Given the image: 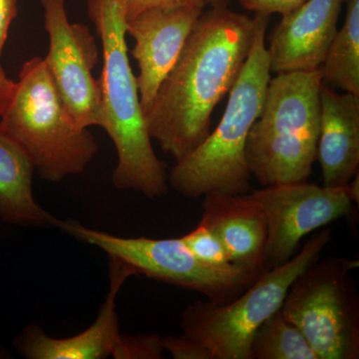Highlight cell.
Here are the masks:
<instances>
[{"label": "cell", "mask_w": 359, "mask_h": 359, "mask_svg": "<svg viewBox=\"0 0 359 359\" xmlns=\"http://www.w3.org/2000/svg\"><path fill=\"white\" fill-rule=\"evenodd\" d=\"M0 129L25 150L40 178L53 183L83 173L98 152L91 132L66 109L44 58L23 63Z\"/></svg>", "instance_id": "5"}, {"label": "cell", "mask_w": 359, "mask_h": 359, "mask_svg": "<svg viewBox=\"0 0 359 359\" xmlns=\"http://www.w3.org/2000/svg\"><path fill=\"white\" fill-rule=\"evenodd\" d=\"M346 0H304L273 28L268 49L271 73L318 69L339 32Z\"/></svg>", "instance_id": "12"}, {"label": "cell", "mask_w": 359, "mask_h": 359, "mask_svg": "<svg viewBox=\"0 0 359 359\" xmlns=\"http://www.w3.org/2000/svg\"><path fill=\"white\" fill-rule=\"evenodd\" d=\"M250 195L266 216V269L289 262L302 238L349 215L353 203L348 186L330 188L308 182L264 187Z\"/></svg>", "instance_id": "10"}, {"label": "cell", "mask_w": 359, "mask_h": 359, "mask_svg": "<svg viewBox=\"0 0 359 359\" xmlns=\"http://www.w3.org/2000/svg\"><path fill=\"white\" fill-rule=\"evenodd\" d=\"M180 238L203 263L216 268H226L233 264L219 238L205 224L200 223Z\"/></svg>", "instance_id": "19"}, {"label": "cell", "mask_w": 359, "mask_h": 359, "mask_svg": "<svg viewBox=\"0 0 359 359\" xmlns=\"http://www.w3.org/2000/svg\"><path fill=\"white\" fill-rule=\"evenodd\" d=\"M32 160L13 138L0 129V219L34 228H57L59 219L34 199Z\"/></svg>", "instance_id": "16"}, {"label": "cell", "mask_w": 359, "mask_h": 359, "mask_svg": "<svg viewBox=\"0 0 359 359\" xmlns=\"http://www.w3.org/2000/svg\"><path fill=\"white\" fill-rule=\"evenodd\" d=\"M269 20L264 14L255 15L250 53L218 126L168 175V183L183 197L199 199L211 192L245 195L250 191L245 146L271 79L266 45Z\"/></svg>", "instance_id": "3"}, {"label": "cell", "mask_w": 359, "mask_h": 359, "mask_svg": "<svg viewBox=\"0 0 359 359\" xmlns=\"http://www.w3.org/2000/svg\"><path fill=\"white\" fill-rule=\"evenodd\" d=\"M88 14L102 46L98 79L102 128L117 151L113 185L154 200L166 196V165L156 155L129 62L126 20L119 0H88Z\"/></svg>", "instance_id": "2"}, {"label": "cell", "mask_w": 359, "mask_h": 359, "mask_svg": "<svg viewBox=\"0 0 359 359\" xmlns=\"http://www.w3.org/2000/svg\"><path fill=\"white\" fill-rule=\"evenodd\" d=\"M230 0H212V7H226Z\"/></svg>", "instance_id": "26"}, {"label": "cell", "mask_w": 359, "mask_h": 359, "mask_svg": "<svg viewBox=\"0 0 359 359\" xmlns=\"http://www.w3.org/2000/svg\"><path fill=\"white\" fill-rule=\"evenodd\" d=\"M201 224L224 245L231 264L264 271L268 226L261 205L250 194L211 192L204 196Z\"/></svg>", "instance_id": "14"}, {"label": "cell", "mask_w": 359, "mask_h": 359, "mask_svg": "<svg viewBox=\"0 0 359 359\" xmlns=\"http://www.w3.org/2000/svg\"><path fill=\"white\" fill-rule=\"evenodd\" d=\"M255 18L228 6L204 11L145 112L151 138L176 162L211 132L215 108L240 76L254 37Z\"/></svg>", "instance_id": "1"}, {"label": "cell", "mask_w": 359, "mask_h": 359, "mask_svg": "<svg viewBox=\"0 0 359 359\" xmlns=\"http://www.w3.org/2000/svg\"><path fill=\"white\" fill-rule=\"evenodd\" d=\"M321 84L320 68L269 81L245 146L250 174L262 186L308 181L318 156Z\"/></svg>", "instance_id": "4"}, {"label": "cell", "mask_w": 359, "mask_h": 359, "mask_svg": "<svg viewBox=\"0 0 359 359\" xmlns=\"http://www.w3.org/2000/svg\"><path fill=\"white\" fill-rule=\"evenodd\" d=\"M15 85L16 82L7 76L0 63V118L6 112L7 106L11 102Z\"/></svg>", "instance_id": "25"}, {"label": "cell", "mask_w": 359, "mask_h": 359, "mask_svg": "<svg viewBox=\"0 0 359 359\" xmlns=\"http://www.w3.org/2000/svg\"><path fill=\"white\" fill-rule=\"evenodd\" d=\"M318 144L323 186L348 185L359 170V97L321 84Z\"/></svg>", "instance_id": "15"}, {"label": "cell", "mask_w": 359, "mask_h": 359, "mask_svg": "<svg viewBox=\"0 0 359 359\" xmlns=\"http://www.w3.org/2000/svg\"><path fill=\"white\" fill-rule=\"evenodd\" d=\"M162 344L165 351L175 359H212L211 354L205 347L183 334L163 337Z\"/></svg>", "instance_id": "22"}, {"label": "cell", "mask_w": 359, "mask_h": 359, "mask_svg": "<svg viewBox=\"0 0 359 359\" xmlns=\"http://www.w3.org/2000/svg\"><path fill=\"white\" fill-rule=\"evenodd\" d=\"M165 348L162 337L157 334L122 335L121 342L116 351V359H160Z\"/></svg>", "instance_id": "20"}, {"label": "cell", "mask_w": 359, "mask_h": 359, "mask_svg": "<svg viewBox=\"0 0 359 359\" xmlns=\"http://www.w3.org/2000/svg\"><path fill=\"white\" fill-rule=\"evenodd\" d=\"M358 259L328 257L302 271L280 311L320 359L359 358V297L351 271Z\"/></svg>", "instance_id": "8"}, {"label": "cell", "mask_w": 359, "mask_h": 359, "mask_svg": "<svg viewBox=\"0 0 359 359\" xmlns=\"http://www.w3.org/2000/svg\"><path fill=\"white\" fill-rule=\"evenodd\" d=\"M58 229L85 244L102 250L136 276L144 275L204 295L215 304L233 301L264 271L231 264L216 268L194 256L181 238H124L87 228L75 219H59Z\"/></svg>", "instance_id": "7"}, {"label": "cell", "mask_w": 359, "mask_h": 359, "mask_svg": "<svg viewBox=\"0 0 359 359\" xmlns=\"http://www.w3.org/2000/svg\"><path fill=\"white\" fill-rule=\"evenodd\" d=\"M124 11L126 21L133 20L139 14L151 11H176V9L198 7L205 9V6H212V0H119Z\"/></svg>", "instance_id": "21"}, {"label": "cell", "mask_w": 359, "mask_h": 359, "mask_svg": "<svg viewBox=\"0 0 359 359\" xmlns=\"http://www.w3.org/2000/svg\"><path fill=\"white\" fill-rule=\"evenodd\" d=\"M344 25L320 67L321 83L359 97V0H346Z\"/></svg>", "instance_id": "17"}, {"label": "cell", "mask_w": 359, "mask_h": 359, "mask_svg": "<svg viewBox=\"0 0 359 359\" xmlns=\"http://www.w3.org/2000/svg\"><path fill=\"white\" fill-rule=\"evenodd\" d=\"M18 15V0H0V58L6 44L9 27Z\"/></svg>", "instance_id": "24"}, {"label": "cell", "mask_w": 359, "mask_h": 359, "mask_svg": "<svg viewBox=\"0 0 359 359\" xmlns=\"http://www.w3.org/2000/svg\"><path fill=\"white\" fill-rule=\"evenodd\" d=\"M203 13L198 7L151 9L126 21V34L135 40L131 55L139 67L136 80L144 114Z\"/></svg>", "instance_id": "11"}, {"label": "cell", "mask_w": 359, "mask_h": 359, "mask_svg": "<svg viewBox=\"0 0 359 359\" xmlns=\"http://www.w3.org/2000/svg\"><path fill=\"white\" fill-rule=\"evenodd\" d=\"M332 238L325 229L309 238L287 263L266 269L245 292L224 304L198 301L182 314V334L205 347L212 359H249L257 328L282 308L290 285L320 259Z\"/></svg>", "instance_id": "6"}, {"label": "cell", "mask_w": 359, "mask_h": 359, "mask_svg": "<svg viewBox=\"0 0 359 359\" xmlns=\"http://www.w3.org/2000/svg\"><path fill=\"white\" fill-rule=\"evenodd\" d=\"M66 0H40L49 49L44 58L52 82L73 119L82 127H102L100 90L93 69L98 45L86 25L70 23Z\"/></svg>", "instance_id": "9"}, {"label": "cell", "mask_w": 359, "mask_h": 359, "mask_svg": "<svg viewBox=\"0 0 359 359\" xmlns=\"http://www.w3.org/2000/svg\"><path fill=\"white\" fill-rule=\"evenodd\" d=\"M136 276L126 264L110 259V287L91 327L74 337L55 339L37 325H30L15 340L14 346L28 359H101L114 358L122 334L116 311V299L130 276Z\"/></svg>", "instance_id": "13"}, {"label": "cell", "mask_w": 359, "mask_h": 359, "mask_svg": "<svg viewBox=\"0 0 359 359\" xmlns=\"http://www.w3.org/2000/svg\"><path fill=\"white\" fill-rule=\"evenodd\" d=\"M243 8L256 14L271 16V14H283L294 11L304 0H238Z\"/></svg>", "instance_id": "23"}, {"label": "cell", "mask_w": 359, "mask_h": 359, "mask_svg": "<svg viewBox=\"0 0 359 359\" xmlns=\"http://www.w3.org/2000/svg\"><path fill=\"white\" fill-rule=\"evenodd\" d=\"M249 359H320L299 327L278 311L257 328Z\"/></svg>", "instance_id": "18"}]
</instances>
